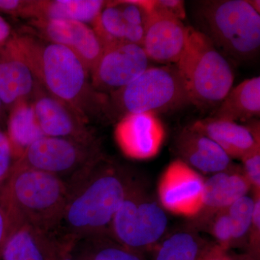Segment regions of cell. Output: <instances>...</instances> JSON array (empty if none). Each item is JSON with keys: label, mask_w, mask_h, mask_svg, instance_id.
Listing matches in <instances>:
<instances>
[{"label": "cell", "mask_w": 260, "mask_h": 260, "mask_svg": "<svg viewBox=\"0 0 260 260\" xmlns=\"http://www.w3.org/2000/svg\"><path fill=\"white\" fill-rule=\"evenodd\" d=\"M32 109L44 136L91 143L97 142L89 121L68 104L39 86L32 98Z\"/></svg>", "instance_id": "obj_11"}, {"label": "cell", "mask_w": 260, "mask_h": 260, "mask_svg": "<svg viewBox=\"0 0 260 260\" xmlns=\"http://www.w3.org/2000/svg\"><path fill=\"white\" fill-rule=\"evenodd\" d=\"M6 133L18 160L32 143L44 137L30 101L19 103L8 112Z\"/></svg>", "instance_id": "obj_22"}, {"label": "cell", "mask_w": 260, "mask_h": 260, "mask_svg": "<svg viewBox=\"0 0 260 260\" xmlns=\"http://www.w3.org/2000/svg\"><path fill=\"white\" fill-rule=\"evenodd\" d=\"M71 249H65L64 251H62L60 256H59V260H76L75 259L74 256H73V254H72L71 251H70Z\"/></svg>", "instance_id": "obj_36"}, {"label": "cell", "mask_w": 260, "mask_h": 260, "mask_svg": "<svg viewBox=\"0 0 260 260\" xmlns=\"http://www.w3.org/2000/svg\"><path fill=\"white\" fill-rule=\"evenodd\" d=\"M198 260H233L227 256L223 251V249H217L212 250L210 252L205 254Z\"/></svg>", "instance_id": "obj_34"}, {"label": "cell", "mask_w": 260, "mask_h": 260, "mask_svg": "<svg viewBox=\"0 0 260 260\" xmlns=\"http://www.w3.org/2000/svg\"><path fill=\"white\" fill-rule=\"evenodd\" d=\"M153 12L181 21L186 18L184 2L181 0H154Z\"/></svg>", "instance_id": "obj_30"}, {"label": "cell", "mask_w": 260, "mask_h": 260, "mask_svg": "<svg viewBox=\"0 0 260 260\" xmlns=\"http://www.w3.org/2000/svg\"><path fill=\"white\" fill-rule=\"evenodd\" d=\"M7 118V111L5 110L4 106H3V102H2L1 99H0V126L6 129V122Z\"/></svg>", "instance_id": "obj_35"}, {"label": "cell", "mask_w": 260, "mask_h": 260, "mask_svg": "<svg viewBox=\"0 0 260 260\" xmlns=\"http://www.w3.org/2000/svg\"><path fill=\"white\" fill-rule=\"evenodd\" d=\"M148 56L140 46L119 42L104 47L90 72L94 89L109 95L124 88L149 68Z\"/></svg>", "instance_id": "obj_9"}, {"label": "cell", "mask_w": 260, "mask_h": 260, "mask_svg": "<svg viewBox=\"0 0 260 260\" xmlns=\"http://www.w3.org/2000/svg\"><path fill=\"white\" fill-rule=\"evenodd\" d=\"M13 29L6 20L0 15V46L5 44L13 35Z\"/></svg>", "instance_id": "obj_33"}, {"label": "cell", "mask_w": 260, "mask_h": 260, "mask_svg": "<svg viewBox=\"0 0 260 260\" xmlns=\"http://www.w3.org/2000/svg\"><path fill=\"white\" fill-rule=\"evenodd\" d=\"M254 208H253L252 220L249 237H251L252 243L257 245V242H259L260 234V193L254 194Z\"/></svg>", "instance_id": "obj_31"}, {"label": "cell", "mask_w": 260, "mask_h": 260, "mask_svg": "<svg viewBox=\"0 0 260 260\" xmlns=\"http://www.w3.org/2000/svg\"><path fill=\"white\" fill-rule=\"evenodd\" d=\"M248 3L251 5V8H253L256 13H260V1L259 0H247Z\"/></svg>", "instance_id": "obj_37"}, {"label": "cell", "mask_w": 260, "mask_h": 260, "mask_svg": "<svg viewBox=\"0 0 260 260\" xmlns=\"http://www.w3.org/2000/svg\"><path fill=\"white\" fill-rule=\"evenodd\" d=\"M177 65L191 104L198 107H218L233 88L232 66L200 30L189 27L185 49Z\"/></svg>", "instance_id": "obj_6"}, {"label": "cell", "mask_w": 260, "mask_h": 260, "mask_svg": "<svg viewBox=\"0 0 260 260\" xmlns=\"http://www.w3.org/2000/svg\"><path fill=\"white\" fill-rule=\"evenodd\" d=\"M204 189L203 176L177 159L166 168L159 179L158 203L170 213L194 218L203 209Z\"/></svg>", "instance_id": "obj_10"}, {"label": "cell", "mask_w": 260, "mask_h": 260, "mask_svg": "<svg viewBox=\"0 0 260 260\" xmlns=\"http://www.w3.org/2000/svg\"><path fill=\"white\" fill-rule=\"evenodd\" d=\"M180 160L205 174H216L232 166V158L213 140L191 126L182 129L175 142Z\"/></svg>", "instance_id": "obj_18"}, {"label": "cell", "mask_w": 260, "mask_h": 260, "mask_svg": "<svg viewBox=\"0 0 260 260\" xmlns=\"http://www.w3.org/2000/svg\"><path fill=\"white\" fill-rule=\"evenodd\" d=\"M13 41L46 92L88 121L105 116L107 95L94 89L90 74L75 53L39 37L30 28L14 32Z\"/></svg>", "instance_id": "obj_2"}, {"label": "cell", "mask_w": 260, "mask_h": 260, "mask_svg": "<svg viewBox=\"0 0 260 260\" xmlns=\"http://www.w3.org/2000/svg\"><path fill=\"white\" fill-rule=\"evenodd\" d=\"M242 172L254 194L260 193V144L241 158Z\"/></svg>", "instance_id": "obj_28"}, {"label": "cell", "mask_w": 260, "mask_h": 260, "mask_svg": "<svg viewBox=\"0 0 260 260\" xmlns=\"http://www.w3.org/2000/svg\"><path fill=\"white\" fill-rule=\"evenodd\" d=\"M260 114V78L244 80L231 89L219 104L214 117L232 121H248Z\"/></svg>", "instance_id": "obj_20"}, {"label": "cell", "mask_w": 260, "mask_h": 260, "mask_svg": "<svg viewBox=\"0 0 260 260\" xmlns=\"http://www.w3.org/2000/svg\"><path fill=\"white\" fill-rule=\"evenodd\" d=\"M254 202V198L246 195L237 200L226 209L232 221L234 243L241 242L249 236Z\"/></svg>", "instance_id": "obj_25"}, {"label": "cell", "mask_w": 260, "mask_h": 260, "mask_svg": "<svg viewBox=\"0 0 260 260\" xmlns=\"http://www.w3.org/2000/svg\"><path fill=\"white\" fill-rule=\"evenodd\" d=\"M250 184L242 167L232 166L226 170L214 174L205 180L204 206L201 213L213 215L226 210L237 200L248 195Z\"/></svg>", "instance_id": "obj_19"}, {"label": "cell", "mask_w": 260, "mask_h": 260, "mask_svg": "<svg viewBox=\"0 0 260 260\" xmlns=\"http://www.w3.org/2000/svg\"><path fill=\"white\" fill-rule=\"evenodd\" d=\"M67 248L52 232L23 224L10 233L0 260H59Z\"/></svg>", "instance_id": "obj_16"}, {"label": "cell", "mask_w": 260, "mask_h": 260, "mask_svg": "<svg viewBox=\"0 0 260 260\" xmlns=\"http://www.w3.org/2000/svg\"><path fill=\"white\" fill-rule=\"evenodd\" d=\"M200 252V242L194 234L178 232L162 243L155 260H198Z\"/></svg>", "instance_id": "obj_24"}, {"label": "cell", "mask_w": 260, "mask_h": 260, "mask_svg": "<svg viewBox=\"0 0 260 260\" xmlns=\"http://www.w3.org/2000/svg\"><path fill=\"white\" fill-rule=\"evenodd\" d=\"M102 155L98 141L86 143L44 136L24 152L18 162L60 177L67 182Z\"/></svg>", "instance_id": "obj_8"}, {"label": "cell", "mask_w": 260, "mask_h": 260, "mask_svg": "<svg viewBox=\"0 0 260 260\" xmlns=\"http://www.w3.org/2000/svg\"><path fill=\"white\" fill-rule=\"evenodd\" d=\"M167 225V215L160 203L147 196L133 180L114 216L109 235L122 245L139 251L160 240Z\"/></svg>", "instance_id": "obj_7"}, {"label": "cell", "mask_w": 260, "mask_h": 260, "mask_svg": "<svg viewBox=\"0 0 260 260\" xmlns=\"http://www.w3.org/2000/svg\"><path fill=\"white\" fill-rule=\"evenodd\" d=\"M18 161L6 129L0 126V188L9 179Z\"/></svg>", "instance_id": "obj_26"}, {"label": "cell", "mask_w": 260, "mask_h": 260, "mask_svg": "<svg viewBox=\"0 0 260 260\" xmlns=\"http://www.w3.org/2000/svg\"><path fill=\"white\" fill-rule=\"evenodd\" d=\"M107 4L102 0H37L36 20L57 19L92 25Z\"/></svg>", "instance_id": "obj_21"}, {"label": "cell", "mask_w": 260, "mask_h": 260, "mask_svg": "<svg viewBox=\"0 0 260 260\" xmlns=\"http://www.w3.org/2000/svg\"><path fill=\"white\" fill-rule=\"evenodd\" d=\"M36 0H0V13L11 16L35 18Z\"/></svg>", "instance_id": "obj_29"}, {"label": "cell", "mask_w": 260, "mask_h": 260, "mask_svg": "<svg viewBox=\"0 0 260 260\" xmlns=\"http://www.w3.org/2000/svg\"><path fill=\"white\" fill-rule=\"evenodd\" d=\"M133 177L103 155L67 181L68 194L53 234L64 246L91 236L109 234Z\"/></svg>", "instance_id": "obj_1"}, {"label": "cell", "mask_w": 260, "mask_h": 260, "mask_svg": "<svg viewBox=\"0 0 260 260\" xmlns=\"http://www.w3.org/2000/svg\"><path fill=\"white\" fill-rule=\"evenodd\" d=\"M202 30L224 56L251 61L259 54L260 15L247 0H211L198 3Z\"/></svg>", "instance_id": "obj_4"}, {"label": "cell", "mask_w": 260, "mask_h": 260, "mask_svg": "<svg viewBox=\"0 0 260 260\" xmlns=\"http://www.w3.org/2000/svg\"><path fill=\"white\" fill-rule=\"evenodd\" d=\"M12 229L13 228H12L9 215L5 209L3 202L0 199V256H1L3 246H4L7 239L9 237Z\"/></svg>", "instance_id": "obj_32"}, {"label": "cell", "mask_w": 260, "mask_h": 260, "mask_svg": "<svg viewBox=\"0 0 260 260\" xmlns=\"http://www.w3.org/2000/svg\"><path fill=\"white\" fill-rule=\"evenodd\" d=\"M68 194V184L60 177L25 167L18 161L0 188V199L9 215L12 231L26 224L54 232Z\"/></svg>", "instance_id": "obj_3"}, {"label": "cell", "mask_w": 260, "mask_h": 260, "mask_svg": "<svg viewBox=\"0 0 260 260\" xmlns=\"http://www.w3.org/2000/svg\"><path fill=\"white\" fill-rule=\"evenodd\" d=\"M191 104L185 83L177 65L149 68L143 74L107 95L105 117L117 119L129 114H158Z\"/></svg>", "instance_id": "obj_5"}, {"label": "cell", "mask_w": 260, "mask_h": 260, "mask_svg": "<svg viewBox=\"0 0 260 260\" xmlns=\"http://www.w3.org/2000/svg\"><path fill=\"white\" fill-rule=\"evenodd\" d=\"M246 122L242 125L213 116L195 121L191 126L213 140L231 158H241L260 144L259 120Z\"/></svg>", "instance_id": "obj_17"}, {"label": "cell", "mask_w": 260, "mask_h": 260, "mask_svg": "<svg viewBox=\"0 0 260 260\" xmlns=\"http://www.w3.org/2000/svg\"><path fill=\"white\" fill-rule=\"evenodd\" d=\"M114 137L126 157L149 160L160 152L165 140L166 130L158 114L137 113L126 114L118 121Z\"/></svg>", "instance_id": "obj_12"}, {"label": "cell", "mask_w": 260, "mask_h": 260, "mask_svg": "<svg viewBox=\"0 0 260 260\" xmlns=\"http://www.w3.org/2000/svg\"><path fill=\"white\" fill-rule=\"evenodd\" d=\"M40 86L13 41L0 46V99L9 112L19 103L31 101Z\"/></svg>", "instance_id": "obj_14"}, {"label": "cell", "mask_w": 260, "mask_h": 260, "mask_svg": "<svg viewBox=\"0 0 260 260\" xmlns=\"http://www.w3.org/2000/svg\"><path fill=\"white\" fill-rule=\"evenodd\" d=\"M29 28L43 39L70 49L85 64L90 74L104 51L102 42L92 27L86 24L42 19L30 20Z\"/></svg>", "instance_id": "obj_13"}, {"label": "cell", "mask_w": 260, "mask_h": 260, "mask_svg": "<svg viewBox=\"0 0 260 260\" xmlns=\"http://www.w3.org/2000/svg\"><path fill=\"white\" fill-rule=\"evenodd\" d=\"M70 251L76 260H144L138 251L116 242L109 234L80 239Z\"/></svg>", "instance_id": "obj_23"}, {"label": "cell", "mask_w": 260, "mask_h": 260, "mask_svg": "<svg viewBox=\"0 0 260 260\" xmlns=\"http://www.w3.org/2000/svg\"><path fill=\"white\" fill-rule=\"evenodd\" d=\"M211 223V234L222 249L234 244L233 228L226 210L214 214Z\"/></svg>", "instance_id": "obj_27"}, {"label": "cell", "mask_w": 260, "mask_h": 260, "mask_svg": "<svg viewBox=\"0 0 260 260\" xmlns=\"http://www.w3.org/2000/svg\"><path fill=\"white\" fill-rule=\"evenodd\" d=\"M189 35L182 21L152 13L145 25L143 49L149 59L166 65L177 64Z\"/></svg>", "instance_id": "obj_15"}]
</instances>
